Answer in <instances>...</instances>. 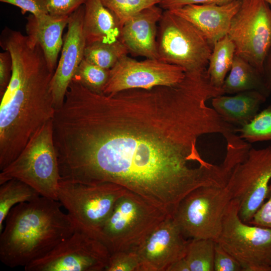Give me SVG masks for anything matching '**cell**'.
Returning <instances> with one entry per match:
<instances>
[{
	"mask_svg": "<svg viewBox=\"0 0 271 271\" xmlns=\"http://www.w3.org/2000/svg\"><path fill=\"white\" fill-rule=\"evenodd\" d=\"M221 93L202 72L110 95L72 81L53 120L61 178L120 185L172 215L193 190L223 184L222 166L197 147L203 136L233 131L207 104Z\"/></svg>",
	"mask_w": 271,
	"mask_h": 271,
	"instance_id": "6da1fadb",
	"label": "cell"
},
{
	"mask_svg": "<svg viewBox=\"0 0 271 271\" xmlns=\"http://www.w3.org/2000/svg\"><path fill=\"white\" fill-rule=\"evenodd\" d=\"M0 46L12 58L10 84L0 98V170L11 164L33 134L53 119L56 109L51 89L54 73L40 46L6 27Z\"/></svg>",
	"mask_w": 271,
	"mask_h": 271,
	"instance_id": "7a4b0ae2",
	"label": "cell"
},
{
	"mask_svg": "<svg viewBox=\"0 0 271 271\" xmlns=\"http://www.w3.org/2000/svg\"><path fill=\"white\" fill-rule=\"evenodd\" d=\"M61 204L40 196L12 208L0 232V260L10 267L24 266L50 252L76 227Z\"/></svg>",
	"mask_w": 271,
	"mask_h": 271,
	"instance_id": "3957f363",
	"label": "cell"
},
{
	"mask_svg": "<svg viewBox=\"0 0 271 271\" xmlns=\"http://www.w3.org/2000/svg\"><path fill=\"white\" fill-rule=\"evenodd\" d=\"M53 120L43 125L19 156L1 171L0 185L17 179L33 187L41 196L57 200L61 178L54 142Z\"/></svg>",
	"mask_w": 271,
	"mask_h": 271,
	"instance_id": "277c9868",
	"label": "cell"
},
{
	"mask_svg": "<svg viewBox=\"0 0 271 271\" xmlns=\"http://www.w3.org/2000/svg\"><path fill=\"white\" fill-rule=\"evenodd\" d=\"M169 215L128 190L116 202L100 230L98 239L110 254L133 250Z\"/></svg>",
	"mask_w": 271,
	"mask_h": 271,
	"instance_id": "5b68a950",
	"label": "cell"
},
{
	"mask_svg": "<svg viewBox=\"0 0 271 271\" xmlns=\"http://www.w3.org/2000/svg\"><path fill=\"white\" fill-rule=\"evenodd\" d=\"M127 189L111 182L87 184L61 179L57 200L76 228L98 239L118 199Z\"/></svg>",
	"mask_w": 271,
	"mask_h": 271,
	"instance_id": "8992f818",
	"label": "cell"
},
{
	"mask_svg": "<svg viewBox=\"0 0 271 271\" xmlns=\"http://www.w3.org/2000/svg\"><path fill=\"white\" fill-rule=\"evenodd\" d=\"M158 59L186 72L207 70L213 45L192 24L170 10L158 23Z\"/></svg>",
	"mask_w": 271,
	"mask_h": 271,
	"instance_id": "52a82bcc",
	"label": "cell"
},
{
	"mask_svg": "<svg viewBox=\"0 0 271 271\" xmlns=\"http://www.w3.org/2000/svg\"><path fill=\"white\" fill-rule=\"evenodd\" d=\"M233 199L224 212L215 241L240 263L242 271H271V229L243 221Z\"/></svg>",
	"mask_w": 271,
	"mask_h": 271,
	"instance_id": "ba28073f",
	"label": "cell"
},
{
	"mask_svg": "<svg viewBox=\"0 0 271 271\" xmlns=\"http://www.w3.org/2000/svg\"><path fill=\"white\" fill-rule=\"evenodd\" d=\"M231 199L226 186L200 187L182 199L172 216L186 238L215 241Z\"/></svg>",
	"mask_w": 271,
	"mask_h": 271,
	"instance_id": "9c48e42d",
	"label": "cell"
},
{
	"mask_svg": "<svg viewBox=\"0 0 271 271\" xmlns=\"http://www.w3.org/2000/svg\"><path fill=\"white\" fill-rule=\"evenodd\" d=\"M228 36L233 42L235 55L262 75L265 59L271 49V9L264 0H241Z\"/></svg>",
	"mask_w": 271,
	"mask_h": 271,
	"instance_id": "30bf717a",
	"label": "cell"
},
{
	"mask_svg": "<svg viewBox=\"0 0 271 271\" xmlns=\"http://www.w3.org/2000/svg\"><path fill=\"white\" fill-rule=\"evenodd\" d=\"M271 180V146L251 147L246 158L232 170L226 186L239 203L240 219L248 223L268 195Z\"/></svg>",
	"mask_w": 271,
	"mask_h": 271,
	"instance_id": "8fae6325",
	"label": "cell"
},
{
	"mask_svg": "<svg viewBox=\"0 0 271 271\" xmlns=\"http://www.w3.org/2000/svg\"><path fill=\"white\" fill-rule=\"evenodd\" d=\"M110 253L98 238L76 228L44 256L24 267L26 271H105Z\"/></svg>",
	"mask_w": 271,
	"mask_h": 271,
	"instance_id": "7c38bea8",
	"label": "cell"
},
{
	"mask_svg": "<svg viewBox=\"0 0 271 271\" xmlns=\"http://www.w3.org/2000/svg\"><path fill=\"white\" fill-rule=\"evenodd\" d=\"M185 73L183 68L158 59L137 61L126 55L110 69L103 93L110 95L129 89L174 85L184 78Z\"/></svg>",
	"mask_w": 271,
	"mask_h": 271,
	"instance_id": "4fadbf2b",
	"label": "cell"
},
{
	"mask_svg": "<svg viewBox=\"0 0 271 271\" xmlns=\"http://www.w3.org/2000/svg\"><path fill=\"white\" fill-rule=\"evenodd\" d=\"M189 240L182 233L173 217L168 216L134 249L141 271H167L185 257Z\"/></svg>",
	"mask_w": 271,
	"mask_h": 271,
	"instance_id": "5bb4252c",
	"label": "cell"
},
{
	"mask_svg": "<svg viewBox=\"0 0 271 271\" xmlns=\"http://www.w3.org/2000/svg\"><path fill=\"white\" fill-rule=\"evenodd\" d=\"M84 13L83 5L69 16L61 56L51 81L56 109L63 104L68 86L84 58L86 46L83 28Z\"/></svg>",
	"mask_w": 271,
	"mask_h": 271,
	"instance_id": "9a60e30c",
	"label": "cell"
},
{
	"mask_svg": "<svg viewBox=\"0 0 271 271\" xmlns=\"http://www.w3.org/2000/svg\"><path fill=\"white\" fill-rule=\"evenodd\" d=\"M240 5L241 0H234L222 5L191 4L167 10L192 24L213 45L228 35Z\"/></svg>",
	"mask_w": 271,
	"mask_h": 271,
	"instance_id": "2e32d148",
	"label": "cell"
},
{
	"mask_svg": "<svg viewBox=\"0 0 271 271\" xmlns=\"http://www.w3.org/2000/svg\"><path fill=\"white\" fill-rule=\"evenodd\" d=\"M157 5L142 10L121 28L120 40L133 56L158 59V27L164 11Z\"/></svg>",
	"mask_w": 271,
	"mask_h": 271,
	"instance_id": "e0dca14e",
	"label": "cell"
},
{
	"mask_svg": "<svg viewBox=\"0 0 271 271\" xmlns=\"http://www.w3.org/2000/svg\"><path fill=\"white\" fill-rule=\"evenodd\" d=\"M26 19L25 28L29 41L40 46L49 67L55 71L63 44V32L67 27L69 16L30 14Z\"/></svg>",
	"mask_w": 271,
	"mask_h": 271,
	"instance_id": "ac0fdd59",
	"label": "cell"
},
{
	"mask_svg": "<svg viewBox=\"0 0 271 271\" xmlns=\"http://www.w3.org/2000/svg\"><path fill=\"white\" fill-rule=\"evenodd\" d=\"M266 98L260 92L251 90L232 96L218 95L211 99V104L225 121L240 127L248 123L256 115Z\"/></svg>",
	"mask_w": 271,
	"mask_h": 271,
	"instance_id": "d6986e66",
	"label": "cell"
},
{
	"mask_svg": "<svg viewBox=\"0 0 271 271\" xmlns=\"http://www.w3.org/2000/svg\"><path fill=\"white\" fill-rule=\"evenodd\" d=\"M83 28L86 45L120 40L121 26L113 13L101 0H87L84 5Z\"/></svg>",
	"mask_w": 271,
	"mask_h": 271,
	"instance_id": "ffe728a7",
	"label": "cell"
},
{
	"mask_svg": "<svg viewBox=\"0 0 271 271\" xmlns=\"http://www.w3.org/2000/svg\"><path fill=\"white\" fill-rule=\"evenodd\" d=\"M222 88L225 94L251 90L258 91L267 97L270 94L261 74L247 61L235 54Z\"/></svg>",
	"mask_w": 271,
	"mask_h": 271,
	"instance_id": "44dd1931",
	"label": "cell"
},
{
	"mask_svg": "<svg viewBox=\"0 0 271 271\" xmlns=\"http://www.w3.org/2000/svg\"><path fill=\"white\" fill-rule=\"evenodd\" d=\"M235 54V45L228 35L213 44L207 69L210 81L213 86L222 88Z\"/></svg>",
	"mask_w": 271,
	"mask_h": 271,
	"instance_id": "7402d4cb",
	"label": "cell"
},
{
	"mask_svg": "<svg viewBox=\"0 0 271 271\" xmlns=\"http://www.w3.org/2000/svg\"><path fill=\"white\" fill-rule=\"evenodd\" d=\"M0 232L3 230L6 218L16 205L30 202L41 195L33 187L15 179L0 185Z\"/></svg>",
	"mask_w": 271,
	"mask_h": 271,
	"instance_id": "603a6c76",
	"label": "cell"
},
{
	"mask_svg": "<svg viewBox=\"0 0 271 271\" xmlns=\"http://www.w3.org/2000/svg\"><path fill=\"white\" fill-rule=\"evenodd\" d=\"M129 52L120 41L108 44L94 42L86 46L84 59L106 69H111L117 62Z\"/></svg>",
	"mask_w": 271,
	"mask_h": 271,
	"instance_id": "cb8c5ba5",
	"label": "cell"
},
{
	"mask_svg": "<svg viewBox=\"0 0 271 271\" xmlns=\"http://www.w3.org/2000/svg\"><path fill=\"white\" fill-rule=\"evenodd\" d=\"M215 243L210 239L189 240L184 258L190 271H214Z\"/></svg>",
	"mask_w": 271,
	"mask_h": 271,
	"instance_id": "d4e9b609",
	"label": "cell"
},
{
	"mask_svg": "<svg viewBox=\"0 0 271 271\" xmlns=\"http://www.w3.org/2000/svg\"><path fill=\"white\" fill-rule=\"evenodd\" d=\"M239 137L252 144L271 141V104L258 112L247 123L236 128Z\"/></svg>",
	"mask_w": 271,
	"mask_h": 271,
	"instance_id": "484cf974",
	"label": "cell"
},
{
	"mask_svg": "<svg viewBox=\"0 0 271 271\" xmlns=\"http://www.w3.org/2000/svg\"><path fill=\"white\" fill-rule=\"evenodd\" d=\"M109 73V69L101 68L83 58L72 80L79 82L93 92L103 94Z\"/></svg>",
	"mask_w": 271,
	"mask_h": 271,
	"instance_id": "4316f807",
	"label": "cell"
},
{
	"mask_svg": "<svg viewBox=\"0 0 271 271\" xmlns=\"http://www.w3.org/2000/svg\"><path fill=\"white\" fill-rule=\"evenodd\" d=\"M117 18L121 27L128 19L142 10L158 5L163 0H101Z\"/></svg>",
	"mask_w": 271,
	"mask_h": 271,
	"instance_id": "83f0119b",
	"label": "cell"
},
{
	"mask_svg": "<svg viewBox=\"0 0 271 271\" xmlns=\"http://www.w3.org/2000/svg\"><path fill=\"white\" fill-rule=\"evenodd\" d=\"M105 271H141L139 258L134 250L110 254Z\"/></svg>",
	"mask_w": 271,
	"mask_h": 271,
	"instance_id": "f1b7e54d",
	"label": "cell"
},
{
	"mask_svg": "<svg viewBox=\"0 0 271 271\" xmlns=\"http://www.w3.org/2000/svg\"><path fill=\"white\" fill-rule=\"evenodd\" d=\"M214 271H242V268L237 260L216 242L215 246Z\"/></svg>",
	"mask_w": 271,
	"mask_h": 271,
	"instance_id": "f546056e",
	"label": "cell"
},
{
	"mask_svg": "<svg viewBox=\"0 0 271 271\" xmlns=\"http://www.w3.org/2000/svg\"><path fill=\"white\" fill-rule=\"evenodd\" d=\"M49 14L56 16H70L87 0H46Z\"/></svg>",
	"mask_w": 271,
	"mask_h": 271,
	"instance_id": "4dcf8cb0",
	"label": "cell"
},
{
	"mask_svg": "<svg viewBox=\"0 0 271 271\" xmlns=\"http://www.w3.org/2000/svg\"><path fill=\"white\" fill-rule=\"evenodd\" d=\"M0 2L19 7L23 15L27 12L36 16L49 14L46 0H0Z\"/></svg>",
	"mask_w": 271,
	"mask_h": 271,
	"instance_id": "1f68e13d",
	"label": "cell"
},
{
	"mask_svg": "<svg viewBox=\"0 0 271 271\" xmlns=\"http://www.w3.org/2000/svg\"><path fill=\"white\" fill-rule=\"evenodd\" d=\"M13 70L12 56L8 51L0 53V98L5 93L11 80Z\"/></svg>",
	"mask_w": 271,
	"mask_h": 271,
	"instance_id": "d6a6232c",
	"label": "cell"
},
{
	"mask_svg": "<svg viewBox=\"0 0 271 271\" xmlns=\"http://www.w3.org/2000/svg\"><path fill=\"white\" fill-rule=\"evenodd\" d=\"M267 198V201L255 213L249 224L271 229V180Z\"/></svg>",
	"mask_w": 271,
	"mask_h": 271,
	"instance_id": "836d02e7",
	"label": "cell"
},
{
	"mask_svg": "<svg viewBox=\"0 0 271 271\" xmlns=\"http://www.w3.org/2000/svg\"><path fill=\"white\" fill-rule=\"evenodd\" d=\"M234 0H163L158 5L164 10H171L188 5H225Z\"/></svg>",
	"mask_w": 271,
	"mask_h": 271,
	"instance_id": "e575fe53",
	"label": "cell"
},
{
	"mask_svg": "<svg viewBox=\"0 0 271 271\" xmlns=\"http://www.w3.org/2000/svg\"><path fill=\"white\" fill-rule=\"evenodd\" d=\"M262 76L266 87L271 93V49L264 62Z\"/></svg>",
	"mask_w": 271,
	"mask_h": 271,
	"instance_id": "d590c367",
	"label": "cell"
},
{
	"mask_svg": "<svg viewBox=\"0 0 271 271\" xmlns=\"http://www.w3.org/2000/svg\"><path fill=\"white\" fill-rule=\"evenodd\" d=\"M167 271H190V269L184 257L171 264Z\"/></svg>",
	"mask_w": 271,
	"mask_h": 271,
	"instance_id": "8d00e7d4",
	"label": "cell"
},
{
	"mask_svg": "<svg viewBox=\"0 0 271 271\" xmlns=\"http://www.w3.org/2000/svg\"><path fill=\"white\" fill-rule=\"evenodd\" d=\"M269 5L271 6V0H264Z\"/></svg>",
	"mask_w": 271,
	"mask_h": 271,
	"instance_id": "74e56055",
	"label": "cell"
}]
</instances>
